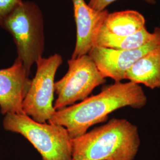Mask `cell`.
I'll use <instances>...</instances> for the list:
<instances>
[{
	"label": "cell",
	"mask_w": 160,
	"mask_h": 160,
	"mask_svg": "<svg viewBox=\"0 0 160 160\" xmlns=\"http://www.w3.org/2000/svg\"><path fill=\"white\" fill-rule=\"evenodd\" d=\"M2 125L7 131L23 135L40 153L43 160H72V142L62 126L39 123L25 114H7Z\"/></svg>",
	"instance_id": "277c9868"
},
{
	"label": "cell",
	"mask_w": 160,
	"mask_h": 160,
	"mask_svg": "<svg viewBox=\"0 0 160 160\" xmlns=\"http://www.w3.org/2000/svg\"></svg>",
	"instance_id": "9a60e30c"
},
{
	"label": "cell",
	"mask_w": 160,
	"mask_h": 160,
	"mask_svg": "<svg viewBox=\"0 0 160 160\" xmlns=\"http://www.w3.org/2000/svg\"><path fill=\"white\" fill-rule=\"evenodd\" d=\"M74 160H133L141 145L137 126L113 118L72 139Z\"/></svg>",
	"instance_id": "7a4b0ae2"
},
{
	"label": "cell",
	"mask_w": 160,
	"mask_h": 160,
	"mask_svg": "<svg viewBox=\"0 0 160 160\" xmlns=\"http://www.w3.org/2000/svg\"><path fill=\"white\" fill-rule=\"evenodd\" d=\"M32 80L23 63L16 58L8 68L0 69V111L1 114H24L23 102Z\"/></svg>",
	"instance_id": "ba28073f"
},
{
	"label": "cell",
	"mask_w": 160,
	"mask_h": 160,
	"mask_svg": "<svg viewBox=\"0 0 160 160\" xmlns=\"http://www.w3.org/2000/svg\"><path fill=\"white\" fill-rule=\"evenodd\" d=\"M23 2V0H0V28L8 15Z\"/></svg>",
	"instance_id": "4fadbf2b"
},
{
	"label": "cell",
	"mask_w": 160,
	"mask_h": 160,
	"mask_svg": "<svg viewBox=\"0 0 160 160\" xmlns=\"http://www.w3.org/2000/svg\"><path fill=\"white\" fill-rule=\"evenodd\" d=\"M147 103V97L140 85L131 81L115 82L98 94L55 111L48 122L65 127L73 139L85 134L92 126L106 122L115 110L125 107L141 109Z\"/></svg>",
	"instance_id": "6da1fadb"
},
{
	"label": "cell",
	"mask_w": 160,
	"mask_h": 160,
	"mask_svg": "<svg viewBox=\"0 0 160 160\" xmlns=\"http://www.w3.org/2000/svg\"><path fill=\"white\" fill-rule=\"evenodd\" d=\"M125 80L151 89L160 88V46L134 63L126 72Z\"/></svg>",
	"instance_id": "30bf717a"
},
{
	"label": "cell",
	"mask_w": 160,
	"mask_h": 160,
	"mask_svg": "<svg viewBox=\"0 0 160 160\" xmlns=\"http://www.w3.org/2000/svg\"><path fill=\"white\" fill-rule=\"evenodd\" d=\"M8 32L16 46L17 59L28 74L33 65L42 57L45 50L44 20L39 6L23 1L6 18L1 27Z\"/></svg>",
	"instance_id": "3957f363"
},
{
	"label": "cell",
	"mask_w": 160,
	"mask_h": 160,
	"mask_svg": "<svg viewBox=\"0 0 160 160\" xmlns=\"http://www.w3.org/2000/svg\"><path fill=\"white\" fill-rule=\"evenodd\" d=\"M145 28V18L139 12L125 10L109 13L102 29L110 33L125 36Z\"/></svg>",
	"instance_id": "8fae6325"
},
{
	"label": "cell",
	"mask_w": 160,
	"mask_h": 160,
	"mask_svg": "<svg viewBox=\"0 0 160 160\" xmlns=\"http://www.w3.org/2000/svg\"><path fill=\"white\" fill-rule=\"evenodd\" d=\"M62 62L61 55L55 53L40 58L36 62V74L23 102L24 113L36 122L46 123L55 112L53 104L55 77Z\"/></svg>",
	"instance_id": "8992f818"
},
{
	"label": "cell",
	"mask_w": 160,
	"mask_h": 160,
	"mask_svg": "<svg viewBox=\"0 0 160 160\" xmlns=\"http://www.w3.org/2000/svg\"><path fill=\"white\" fill-rule=\"evenodd\" d=\"M117 0H90L88 6L94 10L97 11H103L106 10V7ZM149 4H154L155 0H143Z\"/></svg>",
	"instance_id": "5bb4252c"
},
{
	"label": "cell",
	"mask_w": 160,
	"mask_h": 160,
	"mask_svg": "<svg viewBox=\"0 0 160 160\" xmlns=\"http://www.w3.org/2000/svg\"><path fill=\"white\" fill-rule=\"evenodd\" d=\"M72 1L76 24L77 39L71 58H77L88 54L94 45L97 34L109 12L106 9L103 11L92 9L86 3L85 0H72Z\"/></svg>",
	"instance_id": "9c48e42d"
},
{
	"label": "cell",
	"mask_w": 160,
	"mask_h": 160,
	"mask_svg": "<svg viewBox=\"0 0 160 160\" xmlns=\"http://www.w3.org/2000/svg\"><path fill=\"white\" fill-rule=\"evenodd\" d=\"M154 36V32L150 33L146 28H143L134 34L125 36L110 33L101 28L94 46L119 50L134 49L145 45Z\"/></svg>",
	"instance_id": "7c38bea8"
},
{
	"label": "cell",
	"mask_w": 160,
	"mask_h": 160,
	"mask_svg": "<svg viewBox=\"0 0 160 160\" xmlns=\"http://www.w3.org/2000/svg\"><path fill=\"white\" fill-rule=\"evenodd\" d=\"M154 38L137 49L119 50L94 46L88 55L104 78L115 82L125 80L128 70L149 52L160 46V28H155Z\"/></svg>",
	"instance_id": "52a82bcc"
},
{
	"label": "cell",
	"mask_w": 160,
	"mask_h": 160,
	"mask_svg": "<svg viewBox=\"0 0 160 160\" xmlns=\"http://www.w3.org/2000/svg\"><path fill=\"white\" fill-rule=\"evenodd\" d=\"M66 74L55 82L57 98L53 104L55 111L85 100L98 86L106 82V78L87 54L68 61Z\"/></svg>",
	"instance_id": "5b68a950"
}]
</instances>
